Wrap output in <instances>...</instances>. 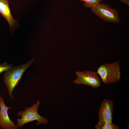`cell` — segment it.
<instances>
[{
  "mask_svg": "<svg viewBox=\"0 0 129 129\" xmlns=\"http://www.w3.org/2000/svg\"><path fill=\"white\" fill-rule=\"evenodd\" d=\"M77 78L73 82L78 84H83L96 88L101 86V81L97 72L91 70L76 71Z\"/></svg>",
  "mask_w": 129,
  "mask_h": 129,
  "instance_id": "cell-5",
  "label": "cell"
},
{
  "mask_svg": "<svg viewBox=\"0 0 129 129\" xmlns=\"http://www.w3.org/2000/svg\"><path fill=\"white\" fill-rule=\"evenodd\" d=\"M96 129H119L116 124L113 123H106L99 125H96L94 127Z\"/></svg>",
  "mask_w": 129,
  "mask_h": 129,
  "instance_id": "cell-10",
  "label": "cell"
},
{
  "mask_svg": "<svg viewBox=\"0 0 129 129\" xmlns=\"http://www.w3.org/2000/svg\"><path fill=\"white\" fill-rule=\"evenodd\" d=\"M121 2L129 6V0H118Z\"/></svg>",
  "mask_w": 129,
  "mask_h": 129,
  "instance_id": "cell-12",
  "label": "cell"
},
{
  "mask_svg": "<svg viewBox=\"0 0 129 129\" xmlns=\"http://www.w3.org/2000/svg\"><path fill=\"white\" fill-rule=\"evenodd\" d=\"M34 60V58H33L25 64L14 66L10 70L5 71L3 76L4 81L11 100H13V97L14 89L20 81L24 72Z\"/></svg>",
  "mask_w": 129,
  "mask_h": 129,
  "instance_id": "cell-1",
  "label": "cell"
},
{
  "mask_svg": "<svg viewBox=\"0 0 129 129\" xmlns=\"http://www.w3.org/2000/svg\"><path fill=\"white\" fill-rule=\"evenodd\" d=\"M11 107L7 106L5 103L2 97L1 99L0 105V128L1 129H18L16 124L10 119L8 114L9 109Z\"/></svg>",
  "mask_w": 129,
  "mask_h": 129,
  "instance_id": "cell-7",
  "label": "cell"
},
{
  "mask_svg": "<svg viewBox=\"0 0 129 129\" xmlns=\"http://www.w3.org/2000/svg\"><path fill=\"white\" fill-rule=\"evenodd\" d=\"M96 72L104 84H108L117 82L121 76L119 62L102 64L97 68Z\"/></svg>",
  "mask_w": 129,
  "mask_h": 129,
  "instance_id": "cell-3",
  "label": "cell"
},
{
  "mask_svg": "<svg viewBox=\"0 0 129 129\" xmlns=\"http://www.w3.org/2000/svg\"><path fill=\"white\" fill-rule=\"evenodd\" d=\"M1 98H2V97H1V96L0 94V101H1Z\"/></svg>",
  "mask_w": 129,
  "mask_h": 129,
  "instance_id": "cell-13",
  "label": "cell"
},
{
  "mask_svg": "<svg viewBox=\"0 0 129 129\" xmlns=\"http://www.w3.org/2000/svg\"><path fill=\"white\" fill-rule=\"evenodd\" d=\"M84 2L83 6L90 8H94L104 1V0H80Z\"/></svg>",
  "mask_w": 129,
  "mask_h": 129,
  "instance_id": "cell-9",
  "label": "cell"
},
{
  "mask_svg": "<svg viewBox=\"0 0 129 129\" xmlns=\"http://www.w3.org/2000/svg\"><path fill=\"white\" fill-rule=\"evenodd\" d=\"M114 103L111 100L105 99L101 103L98 112V121L97 124L99 125L106 123H112Z\"/></svg>",
  "mask_w": 129,
  "mask_h": 129,
  "instance_id": "cell-6",
  "label": "cell"
},
{
  "mask_svg": "<svg viewBox=\"0 0 129 129\" xmlns=\"http://www.w3.org/2000/svg\"><path fill=\"white\" fill-rule=\"evenodd\" d=\"M0 14L8 22L11 33L19 26L18 21L15 20L11 15L8 0H0Z\"/></svg>",
  "mask_w": 129,
  "mask_h": 129,
  "instance_id": "cell-8",
  "label": "cell"
},
{
  "mask_svg": "<svg viewBox=\"0 0 129 129\" xmlns=\"http://www.w3.org/2000/svg\"><path fill=\"white\" fill-rule=\"evenodd\" d=\"M40 102V100H37L32 106L25 108L24 110L20 111L17 113V115L21 117L17 120L16 125L18 128H21L26 124L35 120L37 121V126L42 124L45 125L48 124V119L41 116L38 113Z\"/></svg>",
  "mask_w": 129,
  "mask_h": 129,
  "instance_id": "cell-2",
  "label": "cell"
},
{
  "mask_svg": "<svg viewBox=\"0 0 129 129\" xmlns=\"http://www.w3.org/2000/svg\"><path fill=\"white\" fill-rule=\"evenodd\" d=\"M13 67V64H8L6 62L0 64V75L2 72L9 70Z\"/></svg>",
  "mask_w": 129,
  "mask_h": 129,
  "instance_id": "cell-11",
  "label": "cell"
},
{
  "mask_svg": "<svg viewBox=\"0 0 129 129\" xmlns=\"http://www.w3.org/2000/svg\"><path fill=\"white\" fill-rule=\"evenodd\" d=\"M91 11L105 22L118 23L120 22L119 14L115 8H112L108 3H101L90 8Z\"/></svg>",
  "mask_w": 129,
  "mask_h": 129,
  "instance_id": "cell-4",
  "label": "cell"
}]
</instances>
